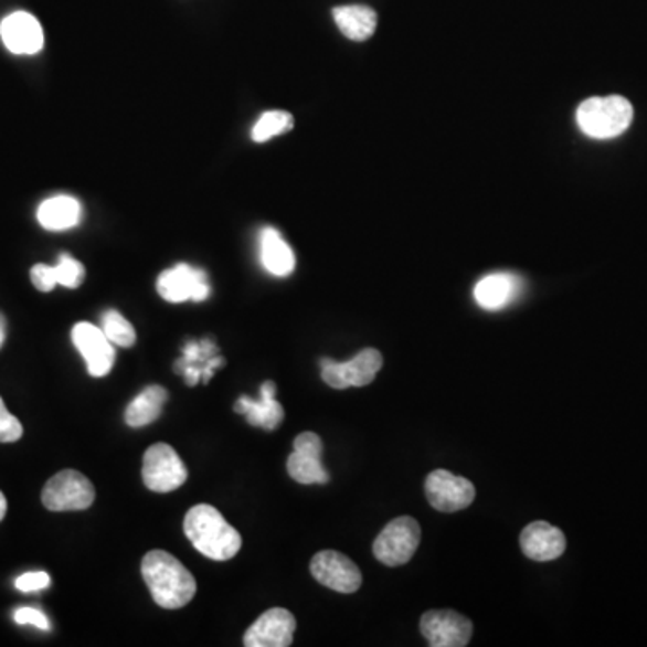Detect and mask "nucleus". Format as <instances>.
Here are the masks:
<instances>
[{
    "label": "nucleus",
    "instance_id": "nucleus-31",
    "mask_svg": "<svg viewBox=\"0 0 647 647\" xmlns=\"http://www.w3.org/2000/svg\"><path fill=\"white\" fill-rule=\"evenodd\" d=\"M6 339V319L4 315L0 314V348H2V343H4Z\"/></svg>",
    "mask_w": 647,
    "mask_h": 647
},
{
    "label": "nucleus",
    "instance_id": "nucleus-26",
    "mask_svg": "<svg viewBox=\"0 0 647 647\" xmlns=\"http://www.w3.org/2000/svg\"><path fill=\"white\" fill-rule=\"evenodd\" d=\"M54 274L59 285L65 288H77L85 280V266L68 254H62L59 265L54 266Z\"/></svg>",
    "mask_w": 647,
    "mask_h": 647
},
{
    "label": "nucleus",
    "instance_id": "nucleus-18",
    "mask_svg": "<svg viewBox=\"0 0 647 647\" xmlns=\"http://www.w3.org/2000/svg\"><path fill=\"white\" fill-rule=\"evenodd\" d=\"M82 203L67 194L45 200L39 208V223L45 231L62 232L76 227L82 222Z\"/></svg>",
    "mask_w": 647,
    "mask_h": 647
},
{
    "label": "nucleus",
    "instance_id": "nucleus-15",
    "mask_svg": "<svg viewBox=\"0 0 647 647\" xmlns=\"http://www.w3.org/2000/svg\"><path fill=\"white\" fill-rule=\"evenodd\" d=\"M0 39L13 54H36L44 49V30L31 13L17 11L0 22Z\"/></svg>",
    "mask_w": 647,
    "mask_h": 647
},
{
    "label": "nucleus",
    "instance_id": "nucleus-3",
    "mask_svg": "<svg viewBox=\"0 0 647 647\" xmlns=\"http://www.w3.org/2000/svg\"><path fill=\"white\" fill-rule=\"evenodd\" d=\"M577 125L592 139H614L633 121L632 103L623 96L590 97L577 108Z\"/></svg>",
    "mask_w": 647,
    "mask_h": 647
},
{
    "label": "nucleus",
    "instance_id": "nucleus-10",
    "mask_svg": "<svg viewBox=\"0 0 647 647\" xmlns=\"http://www.w3.org/2000/svg\"><path fill=\"white\" fill-rule=\"evenodd\" d=\"M425 491L432 508L441 512L463 511L475 500L474 484L446 469H435L426 477Z\"/></svg>",
    "mask_w": 647,
    "mask_h": 647
},
{
    "label": "nucleus",
    "instance_id": "nucleus-6",
    "mask_svg": "<svg viewBox=\"0 0 647 647\" xmlns=\"http://www.w3.org/2000/svg\"><path fill=\"white\" fill-rule=\"evenodd\" d=\"M421 541L420 523L411 517H400L386 523L372 545L378 561L386 566L405 565L416 554Z\"/></svg>",
    "mask_w": 647,
    "mask_h": 647
},
{
    "label": "nucleus",
    "instance_id": "nucleus-23",
    "mask_svg": "<svg viewBox=\"0 0 647 647\" xmlns=\"http://www.w3.org/2000/svg\"><path fill=\"white\" fill-rule=\"evenodd\" d=\"M182 358L179 362L174 363V371L184 374L185 382L189 386H194L200 382V378L203 376V369L208 365L211 358L216 357L218 348L216 343L211 340H200V342L185 343L182 349Z\"/></svg>",
    "mask_w": 647,
    "mask_h": 647
},
{
    "label": "nucleus",
    "instance_id": "nucleus-17",
    "mask_svg": "<svg viewBox=\"0 0 647 647\" xmlns=\"http://www.w3.org/2000/svg\"><path fill=\"white\" fill-rule=\"evenodd\" d=\"M276 383L265 382L262 385V400L242 396L234 405V412L247 417L252 426H262L265 431H276L285 420V409L276 401Z\"/></svg>",
    "mask_w": 647,
    "mask_h": 647
},
{
    "label": "nucleus",
    "instance_id": "nucleus-11",
    "mask_svg": "<svg viewBox=\"0 0 647 647\" xmlns=\"http://www.w3.org/2000/svg\"><path fill=\"white\" fill-rule=\"evenodd\" d=\"M309 571L317 583L340 594H354L362 586V572L349 560L348 555L337 551H322L314 555Z\"/></svg>",
    "mask_w": 647,
    "mask_h": 647
},
{
    "label": "nucleus",
    "instance_id": "nucleus-2",
    "mask_svg": "<svg viewBox=\"0 0 647 647\" xmlns=\"http://www.w3.org/2000/svg\"><path fill=\"white\" fill-rule=\"evenodd\" d=\"M184 532L194 549L209 560L229 561L242 549V534L223 518L222 512L208 503L189 509Z\"/></svg>",
    "mask_w": 647,
    "mask_h": 647
},
{
    "label": "nucleus",
    "instance_id": "nucleus-21",
    "mask_svg": "<svg viewBox=\"0 0 647 647\" xmlns=\"http://www.w3.org/2000/svg\"><path fill=\"white\" fill-rule=\"evenodd\" d=\"M168 391L165 386L150 385L140 392L130 405L126 406L125 421L126 425L131 428L150 425L153 421L159 420L162 406L168 401Z\"/></svg>",
    "mask_w": 647,
    "mask_h": 647
},
{
    "label": "nucleus",
    "instance_id": "nucleus-8",
    "mask_svg": "<svg viewBox=\"0 0 647 647\" xmlns=\"http://www.w3.org/2000/svg\"><path fill=\"white\" fill-rule=\"evenodd\" d=\"M157 291L162 299L174 303V305L185 303V300L202 303L211 295V285H209L205 272L180 263V265L160 274L157 279Z\"/></svg>",
    "mask_w": 647,
    "mask_h": 647
},
{
    "label": "nucleus",
    "instance_id": "nucleus-24",
    "mask_svg": "<svg viewBox=\"0 0 647 647\" xmlns=\"http://www.w3.org/2000/svg\"><path fill=\"white\" fill-rule=\"evenodd\" d=\"M291 128H294V117L288 112H266L252 128V140L254 142H266L272 137L290 131Z\"/></svg>",
    "mask_w": 647,
    "mask_h": 647
},
{
    "label": "nucleus",
    "instance_id": "nucleus-22",
    "mask_svg": "<svg viewBox=\"0 0 647 647\" xmlns=\"http://www.w3.org/2000/svg\"><path fill=\"white\" fill-rule=\"evenodd\" d=\"M262 263L272 276L286 277L294 272V251L276 229H265L262 232Z\"/></svg>",
    "mask_w": 647,
    "mask_h": 647
},
{
    "label": "nucleus",
    "instance_id": "nucleus-4",
    "mask_svg": "<svg viewBox=\"0 0 647 647\" xmlns=\"http://www.w3.org/2000/svg\"><path fill=\"white\" fill-rule=\"evenodd\" d=\"M96 489L85 475L76 469H63L49 478L42 491V503L49 511H83L94 503Z\"/></svg>",
    "mask_w": 647,
    "mask_h": 647
},
{
    "label": "nucleus",
    "instance_id": "nucleus-13",
    "mask_svg": "<svg viewBox=\"0 0 647 647\" xmlns=\"http://www.w3.org/2000/svg\"><path fill=\"white\" fill-rule=\"evenodd\" d=\"M322 439L314 432L297 435L294 441V454L288 457V474L299 484L329 482V474L322 466Z\"/></svg>",
    "mask_w": 647,
    "mask_h": 647
},
{
    "label": "nucleus",
    "instance_id": "nucleus-19",
    "mask_svg": "<svg viewBox=\"0 0 647 647\" xmlns=\"http://www.w3.org/2000/svg\"><path fill=\"white\" fill-rule=\"evenodd\" d=\"M520 291V279L511 274H491L478 280L474 297L477 305L484 309L503 308L508 306Z\"/></svg>",
    "mask_w": 647,
    "mask_h": 647
},
{
    "label": "nucleus",
    "instance_id": "nucleus-1",
    "mask_svg": "<svg viewBox=\"0 0 647 647\" xmlns=\"http://www.w3.org/2000/svg\"><path fill=\"white\" fill-rule=\"evenodd\" d=\"M140 574L160 608L179 609L193 601L197 581L174 555L150 551L140 563Z\"/></svg>",
    "mask_w": 647,
    "mask_h": 647
},
{
    "label": "nucleus",
    "instance_id": "nucleus-30",
    "mask_svg": "<svg viewBox=\"0 0 647 647\" xmlns=\"http://www.w3.org/2000/svg\"><path fill=\"white\" fill-rule=\"evenodd\" d=\"M13 618L20 626H34V628L42 629V632L51 629V624H49V618L45 617L44 612H40L36 608H19Z\"/></svg>",
    "mask_w": 647,
    "mask_h": 647
},
{
    "label": "nucleus",
    "instance_id": "nucleus-29",
    "mask_svg": "<svg viewBox=\"0 0 647 647\" xmlns=\"http://www.w3.org/2000/svg\"><path fill=\"white\" fill-rule=\"evenodd\" d=\"M51 585V577L47 572H28L17 577L15 586L20 592H40Z\"/></svg>",
    "mask_w": 647,
    "mask_h": 647
},
{
    "label": "nucleus",
    "instance_id": "nucleus-7",
    "mask_svg": "<svg viewBox=\"0 0 647 647\" xmlns=\"http://www.w3.org/2000/svg\"><path fill=\"white\" fill-rule=\"evenodd\" d=\"M383 357L378 349H363L349 362H335L331 358H322V380L333 389H349V386H365L374 382L378 372L382 369Z\"/></svg>",
    "mask_w": 647,
    "mask_h": 647
},
{
    "label": "nucleus",
    "instance_id": "nucleus-14",
    "mask_svg": "<svg viewBox=\"0 0 647 647\" xmlns=\"http://www.w3.org/2000/svg\"><path fill=\"white\" fill-rule=\"evenodd\" d=\"M297 628L294 615L285 608L266 609L243 637L247 647H288Z\"/></svg>",
    "mask_w": 647,
    "mask_h": 647
},
{
    "label": "nucleus",
    "instance_id": "nucleus-28",
    "mask_svg": "<svg viewBox=\"0 0 647 647\" xmlns=\"http://www.w3.org/2000/svg\"><path fill=\"white\" fill-rule=\"evenodd\" d=\"M31 280H33L34 288L40 291H53L54 286L59 285L56 274H54V266L34 265L31 268Z\"/></svg>",
    "mask_w": 647,
    "mask_h": 647
},
{
    "label": "nucleus",
    "instance_id": "nucleus-5",
    "mask_svg": "<svg viewBox=\"0 0 647 647\" xmlns=\"http://www.w3.org/2000/svg\"><path fill=\"white\" fill-rule=\"evenodd\" d=\"M188 480V468L180 455L166 443L146 449L142 459V482L155 494H171Z\"/></svg>",
    "mask_w": 647,
    "mask_h": 647
},
{
    "label": "nucleus",
    "instance_id": "nucleus-12",
    "mask_svg": "<svg viewBox=\"0 0 647 647\" xmlns=\"http://www.w3.org/2000/svg\"><path fill=\"white\" fill-rule=\"evenodd\" d=\"M73 343L87 362L91 376H107L116 363V349L102 328L91 322H77L73 328Z\"/></svg>",
    "mask_w": 647,
    "mask_h": 647
},
{
    "label": "nucleus",
    "instance_id": "nucleus-20",
    "mask_svg": "<svg viewBox=\"0 0 647 647\" xmlns=\"http://www.w3.org/2000/svg\"><path fill=\"white\" fill-rule=\"evenodd\" d=\"M333 19L340 33L353 42H365L376 31V11L363 4L339 6L333 10Z\"/></svg>",
    "mask_w": 647,
    "mask_h": 647
},
{
    "label": "nucleus",
    "instance_id": "nucleus-9",
    "mask_svg": "<svg viewBox=\"0 0 647 647\" xmlns=\"http://www.w3.org/2000/svg\"><path fill=\"white\" fill-rule=\"evenodd\" d=\"M423 637L432 647L468 646L474 635V624L454 609H432L421 617Z\"/></svg>",
    "mask_w": 647,
    "mask_h": 647
},
{
    "label": "nucleus",
    "instance_id": "nucleus-27",
    "mask_svg": "<svg viewBox=\"0 0 647 647\" xmlns=\"http://www.w3.org/2000/svg\"><path fill=\"white\" fill-rule=\"evenodd\" d=\"M24 434L20 421L6 409L4 401L0 397V443H15Z\"/></svg>",
    "mask_w": 647,
    "mask_h": 647
},
{
    "label": "nucleus",
    "instance_id": "nucleus-32",
    "mask_svg": "<svg viewBox=\"0 0 647 647\" xmlns=\"http://www.w3.org/2000/svg\"><path fill=\"white\" fill-rule=\"evenodd\" d=\"M6 511H8V502H6V497L0 491V522H2V518L6 517Z\"/></svg>",
    "mask_w": 647,
    "mask_h": 647
},
{
    "label": "nucleus",
    "instance_id": "nucleus-25",
    "mask_svg": "<svg viewBox=\"0 0 647 647\" xmlns=\"http://www.w3.org/2000/svg\"><path fill=\"white\" fill-rule=\"evenodd\" d=\"M102 329L114 346L131 348L136 343V329L116 309H108L107 314H103Z\"/></svg>",
    "mask_w": 647,
    "mask_h": 647
},
{
    "label": "nucleus",
    "instance_id": "nucleus-16",
    "mask_svg": "<svg viewBox=\"0 0 647 647\" xmlns=\"http://www.w3.org/2000/svg\"><path fill=\"white\" fill-rule=\"evenodd\" d=\"M520 547L529 560H558L566 549L565 534L547 522H532L520 534Z\"/></svg>",
    "mask_w": 647,
    "mask_h": 647
}]
</instances>
